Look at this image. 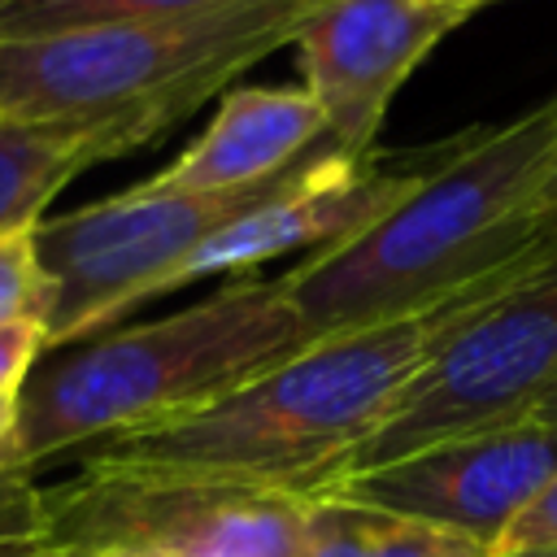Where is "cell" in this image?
<instances>
[{"instance_id":"1","label":"cell","mask_w":557,"mask_h":557,"mask_svg":"<svg viewBox=\"0 0 557 557\" xmlns=\"http://www.w3.org/2000/svg\"><path fill=\"white\" fill-rule=\"evenodd\" d=\"M544 252L422 313L313 339L296 357L191 413L83 448V466L313 496L374 435L435 348Z\"/></svg>"},{"instance_id":"2","label":"cell","mask_w":557,"mask_h":557,"mask_svg":"<svg viewBox=\"0 0 557 557\" xmlns=\"http://www.w3.org/2000/svg\"><path fill=\"white\" fill-rule=\"evenodd\" d=\"M553 157L557 96L457 135L374 226L278 278L309 344L422 313L553 248L557 226L535 218V187Z\"/></svg>"},{"instance_id":"3","label":"cell","mask_w":557,"mask_h":557,"mask_svg":"<svg viewBox=\"0 0 557 557\" xmlns=\"http://www.w3.org/2000/svg\"><path fill=\"white\" fill-rule=\"evenodd\" d=\"M309 348L278 278H231L200 305L52 348L26 374L0 435V483L35 466L191 413Z\"/></svg>"},{"instance_id":"4","label":"cell","mask_w":557,"mask_h":557,"mask_svg":"<svg viewBox=\"0 0 557 557\" xmlns=\"http://www.w3.org/2000/svg\"><path fill=\"white\" fill-rule=\"evenodd\" d=\"M313 0H235L191 17L0 44V117L65 122L100 161L135 152L287 48Z\"/></svg>"},{"instance_id":"5","label":"cell","mask_w":557,"mask_h":557,"mask_svg":"<svg viewBox=\"0 0 557 557\" xmlns=\"http://www.w3.org/2000/svg\"><path fill=\"white\" fill-rule=\"evenodd\" d=\"M313 157L244 191H174L139 183L74 213L39 218L30 239L48 278L44 352L104 335L135 305L183 287L187 261L222 226L283 191Z\"/></svg>"},{"instance_id":"6","label":"cell","mask_w":557,"mask_h":557,"mask_svg":"<svg viewBox=\"0 0 557 557\" xmlns=\"http://www.w3.org/2000/svg\"><path fill=\"white\" fill-rule=\"evenodd\" d=\"M309 496L178 474L78 470L30 487L22 535L44 557L122 548L139 557H305Z\"/></svg>"},{"instance_id":"7","label":"cell","mask_w":557,"mask_h":557,"mask_svg":"<svg viewBox=\"0 0 557 557\" xmlns=\"http://www.w3.org/2000/svg\"><path fill=\"white\" fill-rule=\"evenodd\" d=\"M557 383V248L479 305L409 379L344 474L379 470L431 444L527 422Z\"/></svg>"},{"instance_id":"8","label":"cell","mask_w":557,"mask_h":557,"mask_svg":"<svg viewBox=\"0 0 557 557\" xmlns=\"http://www.w3.org/2000/svg\"><path fill=\"white\" fill-rule=\"evenodd\" d=\"M553 479H557V426L527 418L500 431L431 444L379 470L331 479L313 496L357 500L435 527H453L479 540L492 557L500 535Z\"/></svg>"},{"instance_id":"9","label":"cell","mask_w":557,"mask_h":557,"mask_svg":"<svg viewBox=\"0 0 557 557\" xmlns=\"http://www.w3.org/2000/svg\"><path fill=\"white\" fill-rule=\"evenodd\" d=\"M466 22L444 0H313L292 48L335 152L374 157L392 96Z\"/></svg>"},{"instance_id":"10","label":"cell","mask_w":557,"mask_h":557,"mask_svg":"<svg viewBox=\"0 0 557 557\" xmlns=\"http://www.w3.org/2000/svg\"><path fill=\"white\" fill-rule=\"evenodd\" d=\"M444 148L418 157H344L331 144L265 205L244 213L239 222L222 226L183 270V283L218 278V274H252L261 261L283 252H326L357 239L374 226L440 157Z\"/></svg>"},{"instance_id":"11","label":"cell","mask_w":557,"mask_h":557,"mask_svg":"<svg viewBox=\"0 0 557 557\" xmlns=\"http://www.w3.org/2000/svg\"><path fill=\"white\" fill-rule=\"evenodd\" d=\"M326 126L305 87H231L209 126L148 183L174 191H244L326 148Z\"/></svg>"},{"instance_id":"12","label":"cell","mask_w":557,"mask_h":557,"mask_svg":"<svg viewBox=\"0 0 557 557\" xmlns=\"http://www.w3.org/2000/svg\"><path fill=\"white\" fill-rule=\"evenodd\" d=\"M305 557H487V548L453 527L357 500L309 496Z\"/></svg>"},{"instance_id":"13","label":"cell","mask_w":557,"mask_h":557,"mask_svg":"<svg viewBox=\"0 0 557 557\" xmlns=\"http://www.w3.org/2000/svg\"><path fill=\"white\" fill-rule=\"evenodd\" d=\"M96 161L91 139L65 122L0 117V235L30 231L52 196Z\"/></svg>"},{"instance_id":"14","label":"cell","mask_w":557,"mask_h":557,"mask_svg":"<svg viewBox=\"0 0 557 557\" xmlns=\"http://www.w3.org/2000/svg\"><path fill=\"white\" fill-rule=\"evenodd\" d=\"M222 4L235 0H0V44L91 30V26H122V22L191 17Z\"/></svg>"},{"instance_id":"15","label":"cell","mask_w":557,"mask_h":557,"mask_svg":"<svg viewBox=\"0 0 557 557\" xmlns=\"http://www.w3.org/2000/svg\"><path fill=\"white\" fill-rule=\"evenodd\" d=\"M30 231L0 235V326H9V322L44 326V318H48V278L35 257Z\"/></svg>"},{"instance_id":"16","label":"cell","mask_w":557,"mask_h":557,"mask_svg":"<svg viewBox=\"0 0 557 557\" xmlns=\"http://www.w3.org/2000/svg\"><path fill=\"white\" fill-rule=\"evenodd\" d=\"M544 548H557V479L522 509V518L500 535L492 557H527V553H544Z\"/></svg>"},{"instance_id":"17","label":"cell","mask_w":557,"mask_h":557,"mask_svg":"<svg viewBox=\"0 0 557 557\" xmlns=\"http://www.w3.org/2000/svg\"><path fill=\"white\" fill-rule=\"evenodd\" d=\"M44 357V326L39 322H9L0 326V405H13L26 374Z\"/></svg>"},{"instance_id":"18","label":"cell","mask_w":557,"mask_h":557,"mask_svg":"<svg viewBox=\"0 0 557 557\" xmlns=\"http://www.w3.org/2000/svg\"><path fill=\"white\" fill-rule=\"evenodd\" d=\"M535 218L544 226H557V157H553V165L544 170V178L535 187Z\"/></svg>"},{"instance_id":"19","label":"cell","mask_w":557,"mask_h":557,"mask_svg":"<svg viewBox=\"0 0 557 557\" xmlns=\"http://www.w3.org/2000/svg\"><path fill=\"white\" fill-rule=\"evenodd\" d=\"M0 557H44L30 535H0Z\"/></svg>"},{"instance_id":"20","label":"cell","mask_w":557,"mask_h":557,"mask_svg":"<svg viewBox=\"0 0 557 557\" xmlns=\"http://www.w3.org/2000/svg\"><path fill=\"white\" fill-rule=\"evenodd\" d=\"M531 418H535V422H553V426H557V383L548 387V396L535 405V413H531Z\"/></svg>"},{"instance_id":"21","label":"cell","mask_w":557,"mask_h":557,"mask_svg":"<svg viewBox=\"0 0 557 557\" xmlns=\"http://www.w3.org/2000/svg\"><path fill=\"white\" fill-rule=\"evenodd\" d=\"M444 4H453L457 13H466V17H470L474 9H483V4H492V0H444Z\"/></svg>"},{"instance_id":"22","label":"cell","mask_w":557,"mask_h":557,"mask_svg":"<svg viewBox=\"0 0 557 557\" xmlns=\"http://www.w3.org/2000/svg\"><path fill=\"white\" fill-rule=\"evenodd\" d=\"M74 557H139V553H122V548H91V553H74Z\"/></svg>"},{"instance_id":"23","label":"cell","mask_w":557,"mask_h":557,"mask_svg":"<svg viewBox=\"0 0 557 557\" xmlns=\"http://www.w3.org/2000/svg\"><path fill=\"white\" fill-rule=\"evenodd\" d=\"M9 418H13V405H0V435L9 431Z\"/></svg>"},{"instance_id":"24","label":"cell","mask_w":557,"mask_h":557,"mask_svg":"<svg viewBox=\"0 0 557 557\" xmlns=\"http://www.w3.org/2000/svg\"><path fill=\"white\" fill-rule=\"evenodd\" d=\"M527 557H557V548H544V553H527Z\"/></svg>"}]
</instances>
